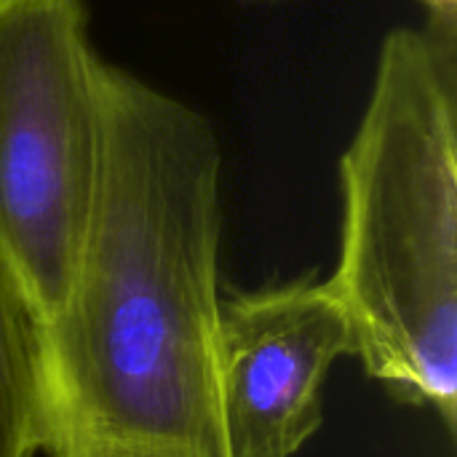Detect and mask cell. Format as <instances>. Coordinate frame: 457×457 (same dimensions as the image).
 <instances>
[{"instance_id": "obj_2", "label": "cell", "mask_w": 457, "mask_h": 457, "mask_svg": "<svg viewBox=\"0 0 457 457\" xmlns=\"http://www.w3.org/2000/svg\"><path fill=\"white\" fill-rule=\"evenodd\" d=\"M343 230L329 287L367 375L457 434V27L386 35L340 158Z\"/></svg>"}, {"instance_id": "obj_3", "label": "cell", "mask_w": 457, "mask_h": 457, "mask_svg": "<svg viewBox=\"0 0 457 457\" xmlns=\"http://www.w3.org/2000/svg\"><path fill=\"white\" fill-rule=\"evenodd\" d=\"M83 0H0V260L40 324L64 305L99 171Z\"/></svg>"}, {"instance_id": "obj_1", "label": "cell", "mask_w": 457, "mask_h": 457, "mask_svg": "<svg viewBox=\"0 0 457 457\" xmlns=\"http://www.w3.org/2000/svg\"><path fill=\"white\" fill-rule=\"evenodd\" d=\"M96 91L91 214L64 305L43 324V455L228 457L217 129L102 56Z\"/></svg>"}, {"instance_id": "obj_6", "label": "cell", "mask_w": 457, "mask_h": 457, "mask_svg": "<svg viewBox=\"0 0 457 457\" xmlns=\"http://www.w3.org/2000/svg\"><path fill=\"white\" fill-rule=\"evenodd\" d=\"M428 11V21L442 27H457V0H420Z\"/></svg>"}, {"instance_id": "obj_7", "label": "cell", "mask_w": 457, "mask_h": 457, "mask_svg": "<svg viewBox=\"0 0 457 457\" xmlns=\"http://www.w3.org/2000/svg\"><path fill=\"white\" fill-rule=\"evenodd\" d=\"M244 3H273V0H244Z\"/></svg>"}, {"instance_id": "obj_4", "label": "cell", "mask_w": 457, "mask_h": 457, "mask_svg": "<svg viewBox=\"0 0 457 457\" xmlns=\"http://www.w3.org/2000/svg\"><path fill=\"white\" fill-rule=\"evenodd\" d=\"M356 356L348 313L316 270L220 300L217 404L228 457H295L321 428V386Z\"/></svg>"}, {"instance_id": "obj_5", "label": "cell", "mask_w": 457, "mask_h": 457, "mask_svg": "<svg viewBox=\"0 0 457 457\" xmlns=\"http://www.w3.org/2000/svg\"><path fill=\"white\" fill-rule=\"evenodd\" d=\"M43 324L0 260V457L43 455Z\"/></svg>"}]
</instances>
